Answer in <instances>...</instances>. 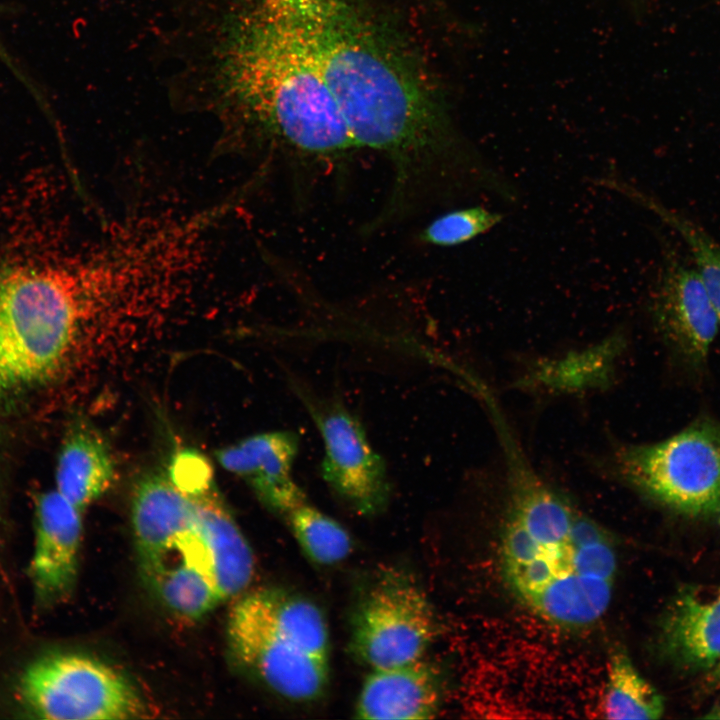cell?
<instances>
[{
    "label": "cell",
    "mask_w": 720,
    "mask_h": 720,
    "mask_svg": "<svg viewBox=\"0 0 720 720\" xmlns=\"http://www.w3.org/2000/svg\"><path fill=\"white\" fill-rule=\"evenodd\" d=\"M193 74L227 144L248 138L333 160L357 147L303 43L273 0H217Z\"/></svg>",
    "instance_id": "1"
},
{
    "label": "cell",
    "mask_w": 720,
    "mask_h": 720,
    "mask_svg": "<svg viewBox=\"0 0 720 720\" xmlns=\"http://www.w3.org/2000/svg\"><path fill=\"white\" fill-rule=\"evenodd\" d=\"M357 146L382 152L403 199L450 155L443 113L407 61L348 0H273Z\"/></svg>",
    "instance_id": "2"
},
{
    "label": "cell",
    "mask_w": 720,
    "mask_h": 720,
    "mask_svg": "<svg viewBox=\"0 0 720 720\" xmlns=\"http://www.w3.org/2000/svg\"><path fill=\"white\" fill-rule=\"evenodd\" d=\"M104 240L83 254L0 268V414L57 386L86 324L129 302L135 263L121 244Z\"/></svg>",
    "instance_id": "3"
},
{
    "label": "cell",
    "mask_w": 720,
    "mask_h": 720,
    "mask_svg": "<svg viewBox=\"0 0 720 720\" xmlns=\"http://www.w3.org/2000/svg\"><path fill=\"white\" fill-rule=\"evenodd\" d=\"M510 502L504 574L518 598L566 628L597 622L610 604L617 556L608 532L547 486L515 442L504 445Z\"/></svg>",
    "instance_id": "4"
},
{
    "label": "cell",
    "mask_w": 720,
    "mask_h": 720,
    "mask_svg": "<svg viewBox=\"0 0 720 720\" xmlns=\"http://www.w3.org/2000/svg\"><path fill=\"white\" fill-rule=\"evenodd\" d=\"M9 687L22 718L119 720L145 712L141 695L124 674L81 652H38L14 673Z\"/></svg>",
    "instance_id": "5"
},
{
    "label": "cell",
    "mask_w": 720,
    "mask_h": 720,
    "mask_svg": "<svg viewBox=\"0 0 720 720\" xmlns=\"http://www.w3.org/2000/svg\"><path fill=\"white\" fill-rule=\"evenodd\" d=\"M616 471L665 508L720 520V420L701 416L663 440L623 446Z\"/></svg>",
    "instance_id": "6"
},
{
    "label": "cell",
    "mask_w": 720,
    "mask_h": 720,
    "mask_svg": "<svg viewBox=\"0 0 720 720\" xmlns=\"http://www.w3.org/2000/svg\"><path fill=\"white\" fill-rule=\"evenodd\" d=\"M194 496L192 515L154 553L139 559L140 569L144 580L170 570L198 572L225 601L248 588L255 571L254 556L212 488Z\"/></svg>",
    "instance_id": "7"
},
{
    "label": "cell",
    "mask_w": 720,
    "mask_h": 720,
    "mask_svg": "<svg viewBox=\"0 0 720 720\" xmlns=\"http://www.w3.org/2000/svg\"><path fill=\"white\" fill-rule=\"evenodd\" d=\"M437 631L424 592L407 577L384 576L365 596L352 624L353 654L371 670L424 658Z\"/></svg>",
    "instance_id": "8"
},
{
    "label": "cell",
    "mask_w": 720,
    "mask_h": 720,
    "mask_svg": "<svg viewBox=\"0 0 720 720\" xmlns=\"http://www.w3.org/2000/svg\"><path fill=\"white\" fill-rule=\"evenodd\" d=\"M233 658L277 694L294 701H311L325 690L329 660L312 655L266 622L243 598L227 622Z\"/></svg>",
    "instance_id": "9"
},
{
    "label": "cell",
    "mask_w": 720,
    "mask_h": 720,
    "mask_svg": "<svg viewBox=\"0 0 720 720\" xmlns=\"http://www.w3.org/2000/svg\"><path fill=\"white\" fill-rule=\"evenodd\" d=\"M305 399L323 439L324 480L358 513L382 510L390 490L386 467L358 419L341 404Z\"/></svg>",
    "instance_id": "10"
},
{
    "label": "cell",
    "mask_w": 720,
    "mask_h": 720,
    "mask_svg": "<svg viewBox=\"0 0 720 720\" xmlns=\"http://www.w3.org/2000/svg\"><path fill=\"white\" fill-rule=\"evenodd\" d=\"M652 315L665 343L693 371H702L720 328L695 267L668 256L652 296Z\"/></svg>",
    "instance_id": "11"
},
{
    "label": "cell",
    "mask_w": 720,
    "mask_h": 720,
    "mask_svg": "<svg viewBox=\"0 0 720 720\" xmlns=\"http://www.w3.org/2000/svg\"><path fill=\"white\" fill-rule=\"evenodd\" d=\"M33 551L27 575L35 608L63 603L77 583L82 512L56 489L41 493L34 510Z\"/></svg>",
    "instance_id": "12"
},
{
    "label": "cell",
    "mask_w": 720,
    "mask_h": 720,
    "mask_svg": "<svg viewBox=\"0 0 720 720\" xmlns=\"http://www.w3.org/2000/svg\"><path fill=\"white\" fill-rule=\"evenodd\" d=\"M298 439L288 431L250 436L217 452L220 464L244 479L270 509L286 515L306 502L292 476Z\"/></svg>",
    "instance_id": "13"
},
{
    "label": "cell",
    "mask_w": 720,
    "mask_h": 720,
    "mask_svg": "<svg viewBox=\"0 0 720 720\" xmlns=\"http://www.w3.org/2000/svg\"><path fill=\"white\" fill-rule=\"evenodd\" d=\"M440 706L437 672L424 658L371 670L355 706V717L369 720H424L434 718Z\"/></svg>",
    "instance_id": "14"
},
{
    "label": "cell",
    "mask_w": 720,
    "mask_h": 720,
    "mask_svg": "<svg viewBox=\"0 0 720 720\" xmlns=\"http://www.w3.org/2000/svg\"><path fill=\"white\" fill-rule=\"evenodd\" d=\"M667 652L681 664L712 669L720 662V587L687 588L672 602L663 627Z\"/></svg>",
    "instance_id": "15"
},
{
    "label": "cell",
    "mask_w": 720,
    "mask_h": 720,
    "mask_svg": "<svg viewBox=\"0 0 720 720\" xmlns=\"http://www.w3.org/2000/svg\"><path fill=\"white\" fill-rule=\"evenodd\" d=\"M114 474L104 439L88 424H74L58 455L56 490L83 513L111 486Z\"/></svg>",
    "instance_id": "16"
},
{
    "label": "cell",
    "mask_w": 720,
    "mask_h": 720,
    "mask_svg": "<svg viewBox=\"0 0 720 720\" xmlns=\"http://www.w3.org/2000/svg\"><path fill=\"white\" fill-rule=\"evenodd\" d=\"M243 597L266 622L296 645L312 655L329 660L327 622L313 602L272 588L255 590Z\"/></svg>",
    "instance_id": "17"
},
{
    "label": "cell",
    "mask_w": 720,
    "mask_h": 720,
    "mask_svg": "<svg viewBox=\"0 0 720 720\" xmlns=\"http://www.w3.org/2000/svg\"><path fill=\"white\" fill-rule=\"evenodd\" d=\"M664 712L662 696L637 670L622 648L615 649L608 665L603 698L607 719H658Z\"/></svg>",
    "instance_id": "18"
},
{
    "label": "cell",
    "mask_w": 720,
    "mask_h": 720,
    "mask_svg": "<svg viewBox=\"0 0 720 720\" xmlns=\"http://www.w3.org/2000/svg\"><path fill=\"white\" fill-rule=\"evenodd\" d=\"M285 516L296 541L314 562L331 565L351 553L352 541L347 530L316 507L305 502Z\"/></svg>",
    "instance_id": "19"
},
{
    "label": "cell",
    "mask_w": 720,
    "mask_h": 720,
    "mask_svg": "<svg viewBox=\"0 0 720 720\" xmlns=\"http://www.w3.org/2000/svg\"><path fill=\"white\" fill-rule=\"evenodd\" d=\"M646 201L687 244L720 324V244L690 220L651 200Z\"/></svg>",
    "instance_id": "20"
},
{
    "label": "cell",
    "mask_w": 720,
    "mask_h": 720,
    "mask_svg": "<svg viewBox=\"0 0 720 720\" xmlns=\"http://www.w3.org/2000/svg\"><path fill=\"white\" fill-rule=\"evenodd\" d=\"M503 215L482 206L456 209L440 215L421 232L420 240L440 247L466 243L501 222Z\"/></svg>",
    "instance_id": "21"
},
{
    "label": "cell",
    "mask_w": 720,
    "mask_h": 720,
    "mask_svg": "<svg viewBox=\"0 0 720 720\" xmlns=\"http://www.w3.org/2000/svg\"><path fill=\"white\" fill-rule=\"evenodd\" d=\"M169 478L184 493L197 495L211 489L212 471L202 456L185 451L175 457Z\"/></svg>",
    "instance_id": "22"
},
{
    "label": "cell",
    "mask_w": 720,
    "mask_h": 720,
    "mask_svg": "<svg viewBox=\"0 0 720 720\" xmlns=\"http://www.w3.org/2000/svg\"><path fill=\"white\" fill-rule=\"evenodd\" d=\"M0 61L6 65L7 68L15 75V77L34 95L38 100H42L43 96L39 91L38 86L35 82L27 75V73L21 68L18 62L8 52L0 40Z\"/></svg>",
    "instance_id": "23"
},
{
    "label": "cell",
    "mask_w": 720,
    "mask_h": 720,
    "mask_svg": "<svg viewBox=\"0 0 720 720\" xmlns=\"http://www.w3.org/2000/svg\"><path fill=\"white\" fill-rule=\"evenodd\" d=\"M7 527L5 525V519L3 516V512L1 510V503H0V549L4 546L5 540L7 538L6 536Z\"/></svg>",
    "instance_id": "24"
},
{
    "label": "cell",
    "mask_w": 720,
    "mask_h": 720,
    "mask_svg": "<svg viewBox=\"0 0 720 720\" xmlns=\"http://www.w3.org/2000/svg\"><path fill=\"white\" fill-rule=\"evenodd\" d=\"M705 718H712V719H720V702L716 704L707 715L704 716Z\"/></svg>",
    "instance_id": "25"
},
{
    "label": "cell",
    "mask_w": 720,
    "mask_h": 720,
    "mask_svg": "<svg viewBox=\"0 0 720 720\" xmlns=\"http://www.w3.org/2000/svg\"><path fill=\"white\" fill-rule=\"evenodd\" d=\"M712 680L720 684V662L716 664L712 669Z\"/></svg>",
    "instance_id": "26"
}]
</instances>
